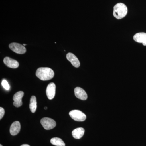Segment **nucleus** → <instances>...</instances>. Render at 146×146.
Here are the masks:
<instances>
[{"label":"nucleus","mask_w":146,"mask_h":146,"mask_svg":"<svg viewBox=\"0 0 146 146\" xmlns=\"http://www.w3.org/2000/svg\"><path fill=\"white\" fill-rule=\"evenodd\" d=\"M24 92L22 91H18L13 96V99L14 102L13 103V105L16 107H19L23 104L22 99L23 97Z\"/></svg>","instance_id":"nucleus-6"},{"label":"nucleus","mask_w":146,"mask_h":146,"mask_svg":"<svg viewBox=\"0 0 146 146\" xmlns=\"http://www.w3.org/2000/svg\"><path fill=\"white\" fill-rule=\"evenodd\" d=\"M21 146H30L29 145L27 144H24V145H22Z\"/></svg>","instance_id":"nucleus-18"},{"label":"nucleus","mask_w":146,"mask_h":146,"mask_svg":"<svg viewBox=\"0 0 146 146\" xmlns=\"http://www.w3.org/2000/svg\"><path fill=\"white\" fill-rule=\"evenodd\" d=\"M69 115L73 120L77 121H84L86 120V115L79 110H72L69 113Z\"/></svg>","instance_id":"nucleus-3"},{"label":"nucleus","mask_w":146,"mask_h":146,"mask_svg":"<svg viewBox=\"0 0 146 146\" xmlns=\"http://www.w3.org/2000/svg\"><path fill=\"white\" fill-rule=\"evenodd\" d=\"M9 48L14 52L19 54H23L26 52V49L25 46L18 43H11L9 45Z\"/></svg>","instance_id":"nucleus-5"},{"label":"nucleus","mask_w":146,"mask_h":146,"mask_svg":"<svg viewBox=\"0 0 146 146\" xmlns=\"http://www.w3.org/2000/svg\"><path fill=\"white\" fill-rule=\"evenodd\" d=\"M21 126L20 122L18 121L14 122L11 124L10 128V133L12 136L17 135L21 130Z\"/></svg>","instance_id":"nucleus-12"},{"label":"nucleus","mask_w":146,"mask_h":146,"mask_svg":"<svg viewBox=\"0 0 146 146\" xmlns=\"http://www.w3.org/2000/svg\"><path fill=\"white\" fill-rule=\"evenodd\" d=\"M133 40L136 42L142 43L144 46H146V33H138L135 34L133 37Z\"/></svg>","instance_id":"nucleus-10"},{"label":"nucleus","mask_w":146,"mask_h":146,"mask_svg":"<svg viewBox=\"0 0 146 146\" xmlns=\"http://www.w3.org/2000/svg\"><path fill=\"white\" fill-rule=\"evenodd\" d=\"M47 108H47V107H45L44 108V109H45V110H47Z\"/></svg>","instance_id":"nucleus-19"},{"label":"nucleus","mask_w":146,"mask_h":146,"mask_svg":"<svg viewBox=\"0 0 146 146\" xmlns=\"http://www.w3.org/2000/svg\"><path fill=\"white\" fill-rule=\"evenodd\" d=\"M50 143L56 146H65V145L64 142L62 139L60 138H52L50 140Z\"/></svg>","instance_id":"nucleus-15"},{"label":"nucleus","mask_w":146,"mask_h":146,"mask_svg":"<svg viewBox=\"0 0 146 146\" xmlns=\"http://www.w3.org/2000/svg\"><path fill=\"white\" fill-rule=\"evenodd\" d=\"M29 106L31 112L32 113L35 112L37 108V102L36 97L35 96H32L31 98Z\"/></svg>","instance_id":"nucleus-14"},{"label":"nucleus","mask_w":146,"mask_h":146,"mask_svg":"<svg viewBox=\"0 0 146 146\" xmlns=\"http://www.w3.org/2000/svg\"><path fill=\"white\" fill-rule=\"evenodd\" d=\"M127 8L123 3H118L114 6L113 16L117 19L124 18L127 13Z\"/></svg>","instance_id":"nucleus-2"},{"label":"nucleus","mask_w":146,"mask_h":146,"mask_svg":"<svg viewBox=\"0 0 146 146\" xmlns=\"http://www.w3.org/2000/svg\"><path fill=\"white\" fill-rule=\"evenodd\" d=\"M23 46H26V44H23Z\"/></svg>","instance_id":"nucleus-20"},{"label":"nucleus","mask_w":146,"mask_h":146,"mask_svg":"<svg viewBox=\"0 0 146 146\" xmlns=\"http://www.w3.org/2000/svg\"><path fill=\"white\" fill-rule=\"evenodd\" d=\"M0 146H3L1 145H0Z\"/></svg>","instance_id":"nucleus-21"},{"label":"nucleus","mask_w":146,"mask_h":146,"mask_svg":"<svg viewBox=\"0 0 146 146\" xmlns=\"http://www.w3.org/2000/svg\"><path fill=\"white\" fill-rule=\"evenodd\" d=\"M1 84L3 88L6 90H9L10 89V86H9L8 82L5 80H3Z\"/></svg>","instance_id":"nucleus-16"},{"label":"nucleus","mask_w":146,"mask_h":146,"mask_svg":"<svg viewBox=\"0 0 146 146\" xmlns=\"http://www.w3.org/2000/svg\"><path fill=\"white\" fill-rule=\"evenodd\" d=\"M3 62L7 66L13 69H16L19 67V64L16 60L10 57H6L4 58Z\"/></svg>","instance_id":"nucleus-8"},{"label":"nucleus","mask_w":146,"mask_h":146,"mask_svg":"<svg viewBox=\"0 0 146 146\" xmlns=\"http://www.w3.org/2000/svg\"><path fill=\"white\" fill-rule=\"evenodd\" d=\"M5 115V110L2 107L0 108V119H1Z\"/></svg>","instance_id":"nucleus-17"},{"label":"nucleus","mask_w":146,"mask_h":146,"mask_svg":"<svg viewBox=\"0 0 146 146\" xmlns=\"http://www.w3.org/2000/svg\"><path fill=\"white\" fill-rule=\"evenodd\" d=\"M36 75L39 79L46 81L52 79L54 76L52 69L49 68H40L36 71Z\"/></svg>","instance_id":"nucleus-1"},{"label":"nucleus","mask_w":146,"mask_h":146,"mask_svg":"<svg viewBox=\"0 0 146 146\" xmlns=\"http://www.w3.org/2000/svg\"><path fill=\"white\" fill-rule=\"evenodd\" d=\"M41 123L46 130L52 129L56 126V123L54 120L48 117L42 119L41 120Z\"/></svg>","instance_id":"nucleus-4"},{"label":"nucleus","mask_w":146,"mask_h":146,"mask_svg":"<svg viewBox=\"0 0 146 146\" xmlns=\"http://www.w3.org/2000/svg\"><path fill=\"white\" fill-rule=\"evenodd\" d=\"M67 59L71 62L73 66L78 68L80 66V62L77 57L72 53H68L66 55Z\"/></svg>","instance_id":"nucleus-11"},{"label":"nucleus","mask_w":146,"mask_h":146,"mask_svg":"<svg viewBox=\"0 0 146 146\" xmlns=\"http://www.w3.org/2000/svg\"><path fill=\"white\" fill-rule=\"evenodd\" d=\"M46 93L49 99L52 100L54 98L56 93V85L54 83L51 82L48 85Z\"/></svg>","instance_id":"nucleus-7"},{"label":"nucleus","mask_w":146,"mask_h":146,"mask_svg":"<svg viewBox=\"0 0 146 146\" xmlns=\"http://www.w3.org/2000/svg\"><path fill=\"white\" fill-rule=\"evenodd\" d=\"M75 95L76 98L82 100H85L87 99V95L85 91L82 88L77 87L74 89Z\"/></svg>","instance_id":"nucleus-9"},{"label":"nucleus","mask_w":146,"mask_h":146,"mask_svg":"<svg viewBox=\"0 0 146 146\" xmlns=\"http://www.w3.org/2000/svg\"><path fill=\"white\" fill-rule=\"evenodd\" d=\"M84 129L82 127H79L74 129L72 132V135L74 138L76 139L81 138L84 134Z\"/></svg>","instance_id":"nucleus-13"}]
</instances>
